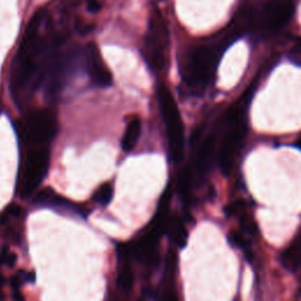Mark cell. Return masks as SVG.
Masks as SVG:
<instances>
[{"instance_id":"1","label":"cell","mask_w":301,"mask_h":301,"mask_svg":"<svg viewBox=\"0 0 301 301\" xmlns=\"http://www.w3.org/2000/svg\"><path fill=\"white\" fill-rule=\"evenodd\" d=\"M47 11L40 8L25 31L11 73V91L18 104L43 85L54 57L63 46L66 36L60 32H45Z\"/></svg>"},{"instance_id":"2","label":"cell","mask_w":301,"mask_h":301,"mask_svg":"<svg viewBox=\"0 0 301 301\" xmlns=\"http://www.w3.org/2000/svg\"><path fill=\"white\" fill-rule=\"evenodd\" d=\"M228 39L233 38L226 34L219 39H211L194 45L188 50L181 65V75L186 87L193 94L204 93L211 84Z\"/></svg>"},{"instance_id":"3","label":"cell","mask_w":301,"mask_h":301,"mask_svg":"<svg viewBox=\"0 0 301 301\" xmlns=\"http://www.w3.org/2000/svg\"><path fill=\"white\" fill-rule=\"evenodd\" d=\"M249 88L238 101L234 102L226 113V127L219 149V165L224 175H228L232 171L234 160L238 155L246 137V107L251 98Z\"/></svg>"},{"instance_id":"4","label":"cell","mask_w":301,"mask_h":301,"mask_svg":"<svg viewBox=\"0 0 301 301\" xmlns=\"http://www.w3.org/2000/svg\"><path fill=\"white\" fill-rule=\"evenodd\" d=\"M158 100L160 111L167 130L169 150L173 161L179 162L184 155V125H182L178 106L173 99L171 92L165 85H159Z\"/></svg>"},{"instance_id":"5","label":"cell","mask_w":301,"mask_h":301,"mask_svg":"<svg viewBox=\"0 0 301 301\" xmlns=\"http://www.w3.org/2000/svg\"><path fill=\"white\" fill-rule=\"evenodd\" d=\"M168 49V30L164 17L154 9L150 17L149 28L144 41L145 59L154 71L164 70Z\"/></svg>"},{"instance_id":"6","label":"cell","mask_w":301,"mask_h":301,"mask_svg":"<svg viewBox=\"0 0 301 301\" xmlns=\"http://www.w3.org/2000/svg\"><path fill=\"white\" fill-rule=\"evenodd\" d=\"M21 130L27 142L33 146L47 147L58 132L56 115L49 110L32 111Z\"/></svg>"},{"instance_id":"7","label":"cell","mask_w":301,"mask_h":301,"mask_svg":"<svg viewBox=\"0 0 301 301\" xmlns=\"http://www.w3.org/2000/svg\"><path fill=\"white\" fill-rule=\"evenodd\" d=\"M50 152L47 147H37L28 155L21 181V197L27 198L36 191L49 169Z\"/></svg>"},{"instance_id":"8","label":"cell","mask_w":301,"mask_h":301,"mask_svg":"<svg viewBox=\"0 0 301 301\" xmlns=\"http://www.w3.org/2000/svg\"><path fill=\"white\" fill-rule=\"evenodd\" d=\"M294 12L292 0H268L261 14V25L267 31H277L291 20Z\"/></svg>"},{"instance_id":"9","label":"cell","mask_w":301,"mask_h":301,"mask_svg":"<svg viewBox=\"0 0 301 301\" xmlns=\"http://www.w3.org/2000/svg\"><path fill=\"white\" fill-rule=\"evenodd\" d=\"M84 66L92 84L98 87H108L112 84L110 70L102 62L97 45L87 44L84 52Z\"/></svg>"},{"instance_id":"10","label":"cell","mask_w":301,"mask_h":301,"mask_svg":"<svg viewBox=\"0 0 301 301\" xmlns=\"http://www.w3.org/2000/svg\"><path fill=\"white\" fill-rule=\"evenodd\" d=\"M216 133L212 132L204 140L203 145L200 146L198 152L197 160H195V169L199 177L206 175L208 169L211 167V162L213 160L214 152H216Z\"/></svg>"},{"instance_id":"11","label":"cell","mask_w":301,"mask_h":301,"mask_svg":"<svg viewBox=\"0 0 301 301\" xmlns=\"http://www.w3.org/2000/svg\"><path fill=\"white\" fill-rule=\"evenodd\" d=\"M281 265L288 271H297L301 264V232L291 242L290 246L281 253Z\"/></svg>"},{"instance_id":"12","label":"cell","mask_w":301,"mask_h":301,"mask_svg":"<svg viewBox=\"0 0 301 301\" xmlns=\"http://www.w3.org/2000/svg\"><path fill=\"white\" fill-rule=\"evenodd\" d=\"M167 229L169 238L172 239V241L174 242L178 247H185L187 244V229L185 226L184 222L180 217L175 216L169 218L167 222Z\"/></svg>"},{"instance_id":"13","label":"cell","mask_w":301,"mask_h":301,"mask_svg":"<svg viewBox=\"0 0 301 301\" xmlns=\"http://www.w3.org/2000/svg\"><path fill=\"white\" fill-rule=\"evenodd\" d=\"M140 131H142L140 119L138 117H133L132 119L129 121V124H127L123 137V142H121V146H123L124 150L131 152V150L134 149L138 139H139Z\"/></svg>"},{"instance_id":"14","label":"cell","mask_w":301,"mask_h":301,"mask_svg":"<svg viewBox=\"0 0 301 301\" xmlns=\"http://www.w3.org/2000/svg\"><path fill=\"white\" fill-rule=\"evenodd\" d=\"M34 204L39 205H51V206H69L71 207V201L66 200L65 198L59 197L52 188L47 187L40 191L34 198Z\"/></svg>"},{"instance_id":"15","label":"cell","mask_w":301,"mask_h":301,"mask_svg":"<svg viewBox=\"0 0 301 301\" xmlns=\"http://www.w3.org/2000/svg\"><path fill=\"white\" fill-rule=\"evenodd\" d=\"M191 181H192V172L190 167H185L180 173L179 177V192L185 201L188 200L191 191Z\"/></svg>"},{"instance_id":"16","label":"cell","mask_w":301,"mask_h":301,"mask_svg":"<svg viewBox=\"0 0 301 301\" xmlns=\"http://www.w3.org/2000/svg\"><path fill=\"white\" fill-rule=\"evenodd\" d=\"M113 197V186L110 182L101 185L93 195V200L100 205H107Z\"/></svg>"},{"instance_id":"17","label":"cell","mask_w":301,"mask_h":301,"mask_svg":"<svg viewBox=\"0 0 301 301\" xmlns=\"http://www.w3.org/2000/svg\"><path fill=\"white\" fill-rule=\"evenodd\" d=\"M133 272L131 270L130 266H125V267L121 268L120 273L118 275V285H119L121 290L130 291L133 286Z\"/></svg>"},{"instance_id":"18","label":"cell","mask_w":301,"mask_h":301,"mask_svg":"<svg viewBox=\"0 0 301 301\" xmlns=\"http://www.w3.org/2000/svg\"><path fill=\"white\" fill-rule=\"evenodd\" d=\"M246 204L242 199H238L233 203H230L225 207V214L227 217H235L241 216L245 213Z\"/></svg>"},{"instance_id":"19","label":"cell","mask_w":301,"mask_h":301,"mask_svg":"<svg viewBox=\"0 0 301 301\" xmlns=\"http://www.w3.org/2000/svg\"><path fill=\"white\" fill-rule=\"evenodd\" d=\"M228 240H229L230 244L234 246V247L241 248L246 252L248 251L247 240H246V238L244 236V234H242V233L232 230V232H229V234H228Z\"/></svg>"},{"instance_id":"20","label":"cell","mask_w":301,"mask_h":301,"mask_svg":"<svg viewBox=\"0 0 301 301\" xmlns=\"http://www.w3.org/2000/svg\"><path fill=\"white\" fill-rule=\"evenodd\" d=\"M241 227L242 230L246 233H248V234L254 235L258 233V226L257 223H255V220L253 219L252 217H249L248 214H241Z\"/></svg>"},{"instance_id":"21","label":"cell","mask_w":301,"mask_h":301,"mask_svg":"<svg viewBox=\"0 0 301 301\" xmlns=\"http://www.w3.org/2000/svg\"><path fill=\"white\" fill-rule=\"evenodd\" d=\"M22 214H24V211H22V208L20 206H18V205H9L4 212V217H5V219H7L8 217L20 218ZM5 219L4 218H1V222Z\"/></svg>"},{"instance_id":"22","label":"cell","mask_w":301,"mask_h":301,"mask_svg":"<svg viewBox=\"0 0 301 301\" xmlns=\"http://www.w3.org/2000/svg\"><path fill=\"white\" fill-rule=\"evenodd\" d=\"M0 262L7 266H14L17 262V255L14 253H9L7 248L2 249L1 255H0Z\"/></svg>"},{"instance_id":"23","label":"cell","mask_w":301,"mask_h":301,"mask_svg":"<svg viewBox=\"0 0 301 301\" xmlns=\"http://www.w3.org/2000/svg\"><path fill=\"white\" fill-rule=\"evenodd\" d=\"M160 301H179L177 293L172 287H166L160 297Z\"/></svg>"},{"instance_id":"24","label":"cell","mask_w":301,"mask_h":301,"mask_svg":"<svg viewBox=\"0 0 301 301\" xmlns=\"http://www.w3.org/2000/svg\"><path fill=\"white\" fill-rule=\"evenodd\" d=\"M291 60L296 63L297 65L301 66V41L291 51Z\"/></svg>"},{"instance_id":"25","label":"cell","mask_w":301,"mask_h":301,"mask_svg":"<svg viewBox=\"0 0 301 301\" xmlns=\"http://www.w3.org/2000/svg\"><path fill=\"white\" fill-rule=\"evenodd\" d=\"M101 5L99 4V1L97 0H89L88 5H87V9L88 12H91V13H97V12L100 9Z\"/></svg>"},{"instance_id":"26","label":"cell","mask_w":301,"mask_h":301,"mask_svg":"<svg viewBox=\"0 0 301 301\" xmlns=\"http://www.w3.org/2000/svg\"><path fill=\"white\" fill-rule=\"evenodd\" d=\"M296 146H297V147H299V149L301 150V137L299 138V139H298V140H297V143H296Z\"/></svg>"},{"instance_id":"27","label":"cell","mask_w":301,"mask_h":301,"mask_svg":"<svg viewBox=\"0 0 301 301\" xmlns=\"http://www.w3.org/2000/svg\"><path fill=\"white\" fill-rule=\"evenodd\" d=\"M139 301H143V300H139Z\"/></svg>"}]
</instances>
